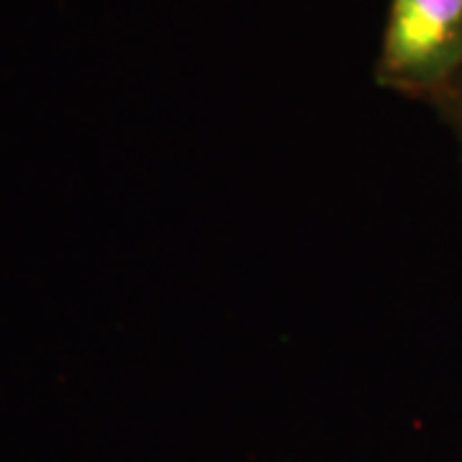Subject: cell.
I'll return each mask as SVG.
<instances>
[{
  "instance_id": "7a4b0ae2",
  "label": "cell",
  "mask_w": 462,
  "mask_h": 462,
  "mask_svg": "<svg viewBox=\"0 0 462 462\" xmlns=\"http://www.w3.org/2000/svg\"><path fill=\"white\" fill-rule=\"evenodd\" d=\"M445 124L452 129V134H455V139H457V144H460V162H462V98L460 103L455 106V111L447 116Z\"/></svg>"
},
{
  "instance_id": "6da1fadb",
  "label": "cell",
  "mask_w": 462,
  "mask_h": 462,
  "mask_svg": "<svg viewBox=\"0 0 462 462\" xmlns=\"http://www.w3.org/2000/svg\"><path fill=\"white\" fill-rule=\"evenodd\" d=\"M373 78L445 121L462 98V0H388Z\"/></svg>"
}]
</instances>
